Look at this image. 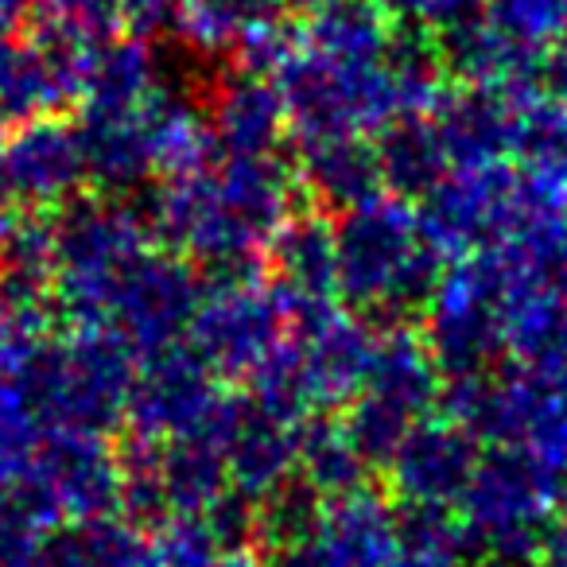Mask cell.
Returning <instances> with one entry per match:
<instances>
[{
    "mask_svg": "<svg viewBox=\"0 0 567 567\" xmlns=\"http://www.w3.org/2000/svg\"><path fill=\"white\" fill-rule=\"evenodd\" d=\"M308 478L323 497H339L362 486V458L342 440H319L308 451Z\"/></svg>",
    "mask_w": 567,
    "mask_h": 567,
    "instance_id": "6",
    "label": "cell"
},
{
    "mask_svg": "<svg viewBox=\"0 0 567 567\" xmlns=\"http://www.w3.org/2000/svg\"><path fill=\"white\" fill-rule=\"evenodd\" d=\"M32 567H164L152 533L117 517L51 528Z\"/></svg>",
    "mask_w": 567,
    "mask_h": 567,
    "instance_id": "4",
    "label": "cell"
},
{
    "mask_svg": "<svg viewBox=\"0 0 567 567\" xmlns=\"http://www.w3.org/2000/svg\"><path fill=\"white\" fill-rule=\"evenodd\" d=\"M311 533L342 567H385L401 544V513L385 497L358 486L350 494L327 497Z\"/></svg>",
    "mask_w": 567,
    "mask_h": 567,
    "instance_id": "3",
    "label": "cell"
},
{
    "mask_svg": "<svg viewBox=\"0 0 567 567\" xmlns=\"http://www.w3.org/2000/svg\"><path fill=\"white\" fill-rule=\"evenodd\" d=\"M311 525H316V520H311ZM265 567H342V564L323 548V540H319V536L308 528V533L276 544V548H268L265 551Z\"/></svg>",
    "mask_w": 567,
    "mask_h": 567,
    "instance_id": "7",
    "label": "cell"
},
{
    "mask_svg": "<svg viewBox=\"0 0 567 567\" xmlns=\"http://www.w3.org/2000/svg\"><path fill=\"white\" fill-rule=\"evenodd\" d=\"M567 505V478L517 447L478 458L455 517L471 556H544V536ZM471 559V564H474Z\"/></svg>",
    "mask_w": 567,
    "mask_h": 567,
    "instance_id": "1",
    "label": "cell"
},
{
    "mask_svg": "<svg viewBox=\"0 0 567 567\" xmlns=\"http://www.w3.org/2000/svg\"><path fill=\"white\" fill-rule=\"evenodd\" d=\"M544 71H548L551 94H556L559 102L567 105V28L559 32V43L551 48V55H548V63H544Z\"/></svg>",
    "mask_w": 567,
    "mask_h": 567,
    "instance_id": "8",
    "label": "cell"
},
{
    "mask_svg": "<svg viewBox=\"0 0 567 567\" xmlns=\"http://www.w3.org/2000/svg\"><path fill=\"white\" fill-rule=\"evenodd\" d=\"M389 458L404 509H455L482 455L463 424H427L404 435Z\"/></svg>",
    "mask_w": 567,
    "mask_h": 567,
    "instance_id": "2",
    "label": "cell"
},
{
    "mask_svg": "<svg viewBox=\"0 0 567 567\" xmlns=\"http://www.w3.org/2000/svg\"><path fill=\"white\" fill-rule=\"evenodd\" d=\"M210 567H265V551L252 548V544H241V548H226Z\"/></svg>",
    "mask_w": 567,
    "mask_h": 567,
    "instance_id": "10",
    "label": "cell"
},
{
    "mask_svg": "<svg viewBox=\"0 0 567 567\" xmlns=\"http://www.w3.org/2000/svg\"><path fill=\"white\" fill-rule=\"evenodd\" d=\"M471 567H548L544 556H478Z\"/></svg>",
    "mask_w": 567,
    "mask_h": 567,
    "instance_id": "11",
    "label": "cell"
},
{
    "mask_svg": "<svg viewBox=\"0 0 567 567\" xmlns=\"http://www.w3.org/2000/svg\"><path fill=\"white\" fill-rule=\"evenodd\" d=\"M544 564L548 567H567V505L556 517V525L544 536Z\"/></svg>",
    "mask_w": 567,
    "mask_h": 567,
    "instance_id": "9",
    "label": "cell"
},
{
    "mask_svg": "<svg viewBox=\"0 0 567 567\" xmlns=\"http://www.w3.org/2000/svg\"><path fill=\"white\" fill-rule=\"evenodd\" d=\"M148 533L164 567H210L229 548L210 513H172Z\"/></svg>",
    "mask_w": 567,
    "mask_h": 567,
    "instance_id": "5",
    "label": "cell"
}]
</instances>
